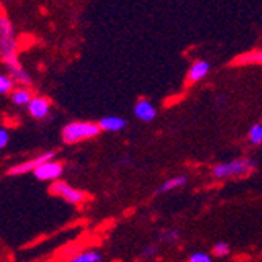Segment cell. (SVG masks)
<instances>
[{
    "instance_id": "1",
    "label": "cell",
    "mask_w": 262,
    "mask_h": 262,
    "mask_svg": "<svg viewBox=\"0 0 262 262\" xmlns=\"http://www.w3.org/2000/svg\"><path fill=\"white\" fill-rule=\"evenodd\" d=\"M0 55L8 66L13 79L22 85H30V77L17 61V42L13 24L7 16H0Z\"/></svg>"
},
{
    "instance_id": "2",
    "label": "cell",
    "mask_w": 262,
    "mask_h": 262,
    "mask_svg": "<svg viewBox=\"0 0 262 262\" xmlns=\"http://www.w3.org/2000/svg\"><path fill=\"white\" fill-rule=\"evenodd\" d=\"M254 160L251 159H235L226 163H219L212 168V174L217 179H226V178H235V176H244L254 170Z\"/></svg>"
},
{
    "instance_id": "3",
    "label": "cell",
    "mask_w": 262,
    "mask_h": 262,
    "mask_svg": "<svg viewBox=\"0 0 262 262\" xmlns=\"http://www.w3.org/2000/svg\"><path fill=\"white\" fill-rule=\"evenodd\" d=\"M99 124L96 123H90V121H76V123H69L68 126L63 127V140L64 143H79L82 140L94 138L99 135Z\"/></svg>"
},
{
    "instance_id": "4",
    "label": "cell",
    "mask_w": 262,
    "mask_h": 262,
    "mask_svg": "<svg viewBox=\"0 0 262 262\" xmlns=\"http://www.w3.org/2000/svg\"><path fill=\"white\" fill-rule=\"evenodd\" d=\"M51 193L66 200L71 204H80L86 200V195L83 192H80L77 188H73L69 184L61 182V181H57L51 185Z\"/></svg>"
},
{
    "instance_id": "5",
    "label": "cell",
    "mask_w": 262,
    "mask_h": 262,
    "mask_svg": "<svg viewBox=\"0 0 262 262\" xmlns=\"http://www.w3.org/2000/svg\"><path fill=\"white\" fill-rule=\"evenodd\" d=\"M55 157V152H46V154H41L35 159H30L27 162H24L20 165H16L13 168L8 171V174H24V173H30V171H35L38 166H41L42 163L49 162V160H54Z\"/></svg>"
},
{
    "instance_id": "6",
    "label": "cell",
    "mask_w": 262,
    "mask_h": 262,
    "mask_svg": "<svg viewBox=\"0 0 262 262\" xmlns=\"http://www.w3.org/2000/svg\"><path fill=\"white\" fill-rule=\"evenodd\" d=\"M61 173H63V165L55 160H49V162L42 163L33 171V174L39 181H54V179L60 178Z\"/></svg>"
},
{
    "instance_id": "7",
    "label": "cell",
    "mask_w": 262,
    "mask_h": 262,
    "mask_svg": "<svg viewBox=\"0 0 262 262\" xmlns=\"http://www.w3.org/2000/svg\"><path fill=\"white\" fill-rule=\"evenodd\" d=\"M134 113H135V116L138 118V120L145 121V123H151L156 118V115H157V110L148 99H140L135 104Z\"/></svg>"
},
{
    "instance_id": "8",
    "label": "cell",
    "mask_w": 262,
    "mask_h": 262,
    "mask_svg": "<svg viewBox=\"0 0 262 262\" xmlns=\"http://www.w3.org/2000/svg\"><path fill=\"white\" fill-rule=\"evenodd\" d=\"M209 71H210V64L204 60H198L195 61L192 66H190L188 69V73H187V82L192 85L195 82H200L203 80L207 74H209Z\"/></svg>"
},
{
    "instance_id": "9",
    "label": "cell",
    "mask_w": 262,
    "mask_h": 262,
    "mask_svg": "<svg viewBox=\"0 0 262 262\" xmlns=\"http://www.w3.org/2000/svg\"><path fill=\"white\" fill-rule=\"evenodd\" d=\"M49 108H51V101L47 98H42V96H36L30 101L29 104V112L33 118H46L49 115Z\"/></svg>"
},
{
    "instance_id": "10",
    "label": "cell",
    "mask_w": 262,
    "mask_h": 262,
    "mask_svg": "<svg viewBox=\"0 0 262 262\" xmlns=\"http://www.w3.org/2000/svg\"><path fill=\"white\" fill-rule=\"evenodd\" d=\"M126 120L120 116H105L99 121V127L101 130H107V132H118L126 127Z\"/></svg>"
},
{
    "instance_id": "11",
    "label": "cell",
    "mask_w": 262,
    "mask_h": 262,
    "mask_svg": "<svg viewBox=\"0 0 262 262\" xmlns=\"http://www.w3.org/2000/svg\"><path fill=\"white\" fill-rule=\"evenodd\" d=\"M185 182H187V176H176V178H171V179H168L166 182H163V184L156 190V193H166V192H170V190H174V188L182 187Z\"/></svg>"
},
{
    "instance_id": "12",
    "label": "cell",
    "mask_w": 262,
    "mask_h": 262,
    "mask_svg": "<svg viewBox=\"0 0 262 262\" xmlns=\"http://www.w3.org/2000/svg\"><path fill=\"white\" fill-rule=\"evenodd\" d=\"M11 99H13V102L17 104V105H29L30 101L33 99V96H32V93H30L29 90L20 88V90H16V91L13 93Z\"/></svg>"
},
{
    "instance_id": "13",
    "label": "cell",
    "mask_w": 262,
    "mask_h": 262,
    "mask_svg": "<svg viewBox=\"0 0 262 262\" xmlns=\"http://www.w3.org/2000/svg\"><path fill=\"white\" fill-rule=\"evenodd\" d=\"M237 64H262V51L257 52H251V54H245L239 58H235Z\"/></svg>"
},
{
    "instance_id": "14",
    "label": "cell",
    "mask_w": 262,
    "mask_h": 262,
    "mask_svg": "<svg viewBox=\"0 0 262 262\" xmlns=\"http://www.w3.org/2000/svg\"><path fill=\"white\" fill-rule=\"evenodd\" d=\"M102 256L98 251H86V253H80L79 256H74L69 262H101Z\"/></svg>"
},
{
    "instance_id": "15",
    "label": "cell",
    "mask_w": 262,
    "mask_h": 262,
    "mask_svg": "<svg viewBox=\"0 0 262 262\" xmlns=\"http://www.w3.org/2000/svg\"><path fill=\"white\" fill-rule=\"evenodd\" d=\"M248 138L253 145H262V124H254L250 129Z\"/></svg>"
},
{
    "instance_id": "16",
    "label": "cell",
    "mask_w": 262,
    "mask_h": 262,
    "mask_svg": "<svg viewBox=\"0 0 262 262\" xmlns=\"http://www.w3.org/2000/svg\"><path fill=\"white\" fill-rule=\"evenodd\" d=\"M212 253L215 254L217 257H225L229 253V245L226 242H217L215 245L212 247Z\"/></svg>"
},
{
    "instance_id": "17",
    "label": "cell",
    "mask_w": 262,
    "mask_h": 262,
    "mask_svg": "<svg viewBox=\"0 0 262 262\" xmlns=\"http://www.w3.org/2000/svg\"><path fill=\"white\" fill-rule=\"evenodd\" d=\"M13 88V79L0 74V94H5Z\"/></svg>"
},
{
    "instance_id": "18",
    "label": "cell",
    "mask_w": 262,
    "mask_h": 262,
    "mask_svg": "<svg viewBox=\"0 0 262 262\" xmlns=\"http://www.w3.org/2000/svg\"><path fill=\"white\" fill-rule=\"evenodd\" d=\"M160 239L166 244H174L179 239V232L178 231H166L160 235Z\"/></svg>"
},
{
    "instance_id": "19",
    "label": "cell",
    "mask_w": 262,
    "mask_h": 262,
    "mask_svg": "<svg viewBox=\"0 0 262 262\" xmlns=\"http://www.w3.org/2000/svg\"><path fill=\"white\" fill-rule=\"evenodd\" d=\"M188 262H212V259L206 253H193L192 256H190Z\"/></svg>"
},
{
    "instance_id": "20",
    "label": "cell",
    "mask_w": 262,
    "mask_h": 262,
    "mask_svg": "<svg viewBox=\"0 0 262 262\" xmlns=\"http://www.w3.org/2000/svg\"><path fill=\"white\" fill-rule=\"evenodd\" d=\"M8 143V132L5 129H0V149H4Z\"/></svg>"
},
{
    "instance_id": "21",
    "label": "cell",
    "mask_w": 262,
    "mask_h": 262,
    "mask_svg": "<svg viewBox=\"0 0 262 262\" xmlns=\"http://www.w3.org/2000/svg\"><path fill=\"white\" fill-rule=\"evenodd\" d=\"M154 253H156V247H148L145 251H143L141 256H143V257H148V256H152Z\"/></svg>"
}]
</instances>
